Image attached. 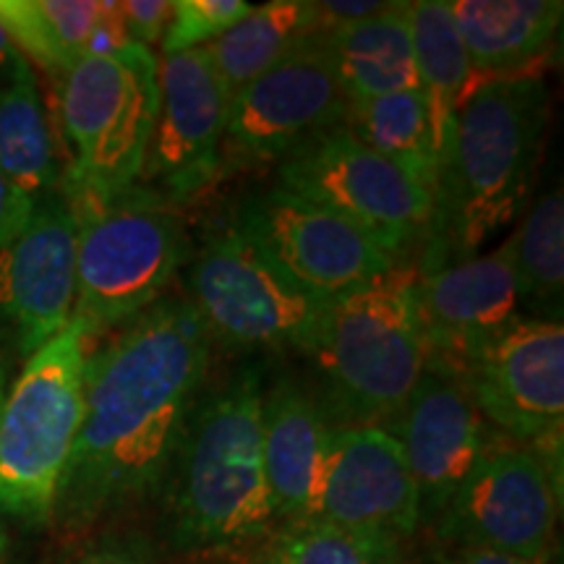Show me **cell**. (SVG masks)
Listing matches in <instances>:
<instances>
[{"instance_id":"1","label":"cell","mask_w":564,"mask_h":564,"mask_svg":"<svg viewBox=\"0 0 564 564\" xmlns=\"http://www.w3.org/2000/svg\"><path fill=\"white\" fill-rule=\"evenodd\" d=\"M212 337L188 301H158L87 356L84 419L53 518L87 528L165 481Z\"/></svg>"},{"instance_id":"2","label":"cell","mask_w":564,"mask_h":564,"mask_svg":"<svg viewBox=\"0 0 564 564\" xmlns=\"http://www.w3.org/2000/svg\"><path fill=\"white\" fill-rule=\"evenodd\" d=\"M552 97L541 76L474 84L457 110L434 223L463 259L510 228L531 199Z\"/></svg>"},{"instance_id":"3","label":"cell","mask_w":564,"mask_h":564,"mask_svg":"<svg viewBox=\"0 0 564 564\" xmlns=\"http://www.w3.org/2000/svg\"><path fill=\"white\" fill-rule=\"evenodd\" d=\"M264 392L257 371L196 400L167 468L173 541L183 549L230 546L274 523L262 449Z\"/></svg>"},{"instance_id":"4","label":"cell","mask_w":564,"mask_h":564,"mask_svg":"<svg viewBox=\"0 0 564 564\" xmlns=\"http://www.w3.org/2000/svg\"><path fill=\"white\" fill-rule=\"evenodd\" d=\"M63 196L76 220L74 322L89 335L133 322L186 262L181 220L141 183L121 194L63 188Z\"/></svg>"},{"instance_id":"5","label":"cell","mask_w":564,"mask_h":564,"mask_svg":"<svg viewBox=\"0 0 564 564\" xmlns=\"http://www.w3.org/2000/svg\"><path fill=\"white\" fill-rule=\"evenodd\" d=\"M419 267L400 257L382 278L329 303L312 356L350 419H394L426 371Z\"/></svg>"},{"instance_id":"6","label":"cell","mask_w":564,"mask_h":564,"mask_svg":"<svg viewBox=\"0 0 564 564\" xmlns=\"http://www.w3.org/2000/svg\"><path fill=\"white\" fill-rule=\"evenodd\" d=\"M89 333L70 324L37 352L0 413V512L26 525L53 520L84 419Z\"/></svg>"},{"instance_id":"7","label":"cell","mask_w":564,"mask_h":564,"mask_svg":"<svg viewBox=\"0 0 564 564\" xmlns=\"http://www.w3.org/2000/svg\"><path fill=\"white\" fill-rule=\"evenodd\" d=\"M188 293L212 340L238 350L314 352L333 303L301 285L241 220L207 238Z\"/></svg>"},{"instance_id":"8","label":"cell","mask_w":564,"mask_h":564,"mask_svg":"<svg viewBox=\"0 0 564 564\" xmlns=\"http://www.w3.org/2000/svg\"><path fill=\"white\" fill-rule=\"evenodd\" d=\"M160 108V58L129 42L84 55L63 74L61 121L70 147L63 188L121 194L139 186Z\"/></svg>"},{"instance_id":"9","label":"cell","mask_w":564,"mask_h":564,"mask_svg":"<svg viewBox=\"0 0 564 564\" xmlns=\"http://www.w3.org/2000/svg\"><path fill=\"white\" fill-rule=\"evenodd\" d=\"M278 186L340 215L392 257L432 228L436 212L429 188L361 144L343 123L285 154Z\"/></svg>"},{"instance_id":"10","label":"cell","mask_w":564,"mask_h":564,"mask_svg":"<svg viewBox=\"0 0 564 564\" xmlns=\"http://www.w3.org/2000/svg\"><path fill=\"white\" fill-rule=\"evenodd\" d=\"M327 37L316 34L267 74L230 95L223 154L238 165L282 160L348 112Z\"/></svg>"},{"instance_id":"11","label":"cell","mask_w":564,"mask_h":564,"mask_svg":"<svg viewBox=\"0 0 564 564\" xmlns=\"http://www.w3.org/2000/svg\"><path fill=\"white\" fill-rule=\"evenodd\" d=\"M560 512V484L539 453L484 449L440 514V535L463 549H489L539 564Z\"/></svg>"},{"instance_id":"12","label":"cell","mask_w":564,"mask_h":564,"mask_svg":"<svg viewBox=\"0 0 564 564\" xmlns=\"http://www.w3.org/2000/svg\"><path fill=\"white\" fill-rule=\"evenodd\" d=\"M415 303L426 371L460 382L478 352L520 319L510 238L484 257L419 272Z\"/></svg>"},{"instance_id":"13","label":"cell","mask_w":564,"mask_h":564,"mask_svg":"<svg viewBox=\"0 0 564 564\" xmlns=\"http://www.w3.org/2000/svg\"><path fill=\"white\" fill-rule=\"evenodd\" d=\"M230 91L207 47L160 58V108L141 181L171 199L204 192L220 173Z\"/></svg>"},{"instance_id":"14","label":"cell","mask_w":564,"mask_h":564,"mask_svg":"<svg viewBox=\"0 0 564 564\" xmlns=\"http://www.w3.org/2000/svg\"><path fill=\"white\" fill-rule=\"evenodd\" d=\"M76 220L66 196L34 202L26 228L0 251V335L32 356L74 319Z\"/></svg>"},{"instance_id":"15","label":"cell","mask_w":564,"mask_h":564,"mask_svg":"<svg viewBox=\"0 0 564 564\" xmlns=\"http://www.w3.org/2000/svg\"><path fill=\"white\" fill-rule=\"evenodd\" d=\"M238 220L301 285L327 301L382 278L400 259L340 215L280 186L246 204Z\"/></svg>"},{"instance_id":"16","label":"cell","mask_w":564,"mask_h":564,"mask_svg":"<svg viewBox=\"0 0 564 564\" xmlns=\"http://www.w3.org/2000/svg\"><path fill=\"white\" fill-rule=\"evenodd\" d=\"M316 520L400 546L421 520V499L400 442L379 426L329 436Z\"/></svg>"},{"instance_id":"17","label":"cell","mask_w":564,"mask_h":564,"mask_svg":"<svg viewBox=\"0 0 564 564\" xmlns=\"http://www.w3.org/2000/svg\"><path fill=\"white\" fill-rule=\"evenodd\" d=\"M460 382L478 413L518 440L539 442L562 432V322L520 316L478 352Z\"/></svg>"},{"instance_id":"18","label":"cell","mask_w":564,"mask_h":564,"mask_svg":"<svg viewBox=\"0 0 564 564\" xmlns=\"http://www.w3.org/2000/svg\"><path fill=\"white\" fill-rule=\"evenodd\" d=\"M387 432L405 453L419 489L421 518L444 512L486 449L481 413L465 384L432 371H423Z\"/></svg>"},{"instance_id":"19","label":"cell","mask_w":564,"mask_h":564,"mask_svg":"<svg viewBox=\"0 0 564 564\" xmlns=\"http://www.w3.org/2000/svg\"><path fill=\"white\" fill-rule=\"evenodd\" d=\"M329 436L319 408L301 387L278 382L264 394L262 449L274 520H316Z\"/></svg>"},{"instance_id":"20","label":"cell","mask_w":564,"mask_h":564,"mask_svg":"<svg viewBox=\"0 0 564 564\" xmlns=\"http://www.w3.org/2000/svg\"><path fill=\"white\" fill-rule=\"evenodd\" d=\"M474 76L531 66L560 37L562 0H447Z\"/></svg>"},{"instance_id":"21","label":"cell","mask_w":564,"mask_h":564,"mask_svg":"<svg viewBox=\"0 0 564 564\" xmlns=\"http://www.w3.org/2000/svg\"><path fill=\"white\" fill-rule=\"evenodd\" d=\"M327 45L348 102L421 89L413 53L411 3L405 0H394L382 17L327 34Z\"/></svg>"},{"instance_id":"22","label":"cell","mask_w":564,"mask_h":564,"mask_svg":"<svg viewBox=\"0 0 564 564\" xmlns=\"http://www.w3.org/2000/svg\"><path fill=\"white\" fill-rule=\"evenodd\" d=\"M411 32L419 87L426 97L440 165H444L457 110L465 95L474 89V68H470L468 51H465L447 0L411 3Z\"/></svg>"},{"instance_id":"23","label":"cell","mask_w":564,"mask_h":564,"mask_svg":"<svg viewBox=\"0 0 564 564\" xmlns=\"http://www.w3.org/2000/svg\"><path fill=\"white\" fill-rule=\"evenodd\" d=\"M319 34L316 9L308 0H272L257 6L207 45L217 74L232 95L285 61Z\"/></svg>"},{"instance_id":"24","label":"cell","mask_w":564,"mask_h":564,"mask_svg":"<svg viewBox=\"0 0 564 564\" xmlns=\"http://www.w3.org/2000/svg\"><path fill=\"white\" fill-rule=\"evenodd\" d=\"M343 126L361 144L394 162L400 171L429 188L436 199L442 165L432 116H429L426 97L421 89L350 102Z\"/></svg>"},{"instance_id":"25","label":"cell","mask_w":564,"mask_h":564,"mask_svg":"<svg viewBox=\"0 0 564 564\" xmlns=\"http://www.w3.org/2000/svg\"><path fill=\"white\" fill-rule=\"evenodd\" d=\"M0 175L34 202L61 186L55 139L34 76L0 87Z\"/></svg>"},{"instance_id":"26","label":"cell","mask_w":564,"mask_h":564,"mask_svg":"<svg viewBox=\"0 0 564 564\" xmlns=\"http://www.w3.org/2000/svg\"><path fill=\"white\" fill-rule=\"evenodd\" d=\"M510 246L518 301L528 308V319L562 322L564 199L560 186L528 207Z\"/></svg>"},{"instance_id":"27","label":"cell","mask_w":564,"mask_h":564,"mask_svg":"<svg viewBox=\"0 0 564 564\" xmlns=\"http://www.w3.org/2000/svg\"><path fill=\"white\" fill-rule=\"evenodd\" d=\"M253 564H400L398 546L361 539L324 520L293 523Z\"/></svg>"},{"instance_id":"28","label":"cell","mask_w":564,"mask_h":564,"mask_svg":"<svg viewBox=\"0 0 564 564\" xmlns=\"http://www.w3.org/2000/svg\"><path fill=\"white\" fill-rule=\"evenodd\" d=\"M251 11L243 0H175L171 24L162 34V55L188 53L223 37Z\"/></svg>"},{"instance_id":"29","label":"cell","mask_w":564,"mask_h":564,"mask_svg":"<svg viewBox=\"0 0 564 564\" xmlns=\"http://www.w3.org/2000/svg\"><path fill=\"white\" fill-rule=\"evenodd\" d=\"M0 26L24 58L51 74L63 76L76 63L55 34L42 0H0Z\"/></svg>"},{"instance_id":"30","label":"cell","mask_w":564,"mask_h":564,"mask_svg":"<svg viewBox=\"0 0 564 564\" xmlns=\"http://www.w3.org/2000/svg\"><path fill=\"white\" fill-rule=\"evenodd\" d=\"M121 11L129 42L152 47L154 42H162V34L171 24L173 3L171 0H129V3H121Z\"/></svg>"},{"instance_id":"31","label":"cell","mask_w":564,"mask_h":564,"mask_svg":"<svg viewBox=\"0 0 564 564\" xmlns=\"http://www.w3.org/2000/svg\"><path fill=\"white\" fill-rule=\"evenodd\" d=\"M394 6V0H327V3H314L316 24L319 34H335L350 26L364 24V21L377 19Z\"/></svg>"},{"instance_id":"32","label":"cell","mask_w":564,"mask_h":564,"mask_svg":"<svg viewBox=\"0 0 564 564\" xmlns=\"http://www.w3.org/2000/svg\"><path fill=\"white\" fill-rule=\"evenodd\" d=\"M34 212V199L0 175V251L26 228Z\"/></svg>"},{"instance_id":"33","label":"cell","mask_w":564,"mask_h":564,"mask_svg":"<svg viewBox=\"0 0 564 564\" xmlns=\"http://www.w3.org/2000/svg\"><path fill=\"white\" fill-rule=\"evenodd\" d=\"M66 564H158L147 549H141L133 541L105 539L100 544H91L74 554Z\"/></svg>"},{"instance_id":"34","label":"cell","mask_w":564,"mask_h":564,"mask_svg":"<svg viewBox=\"0 0 564 564\" xmlns=\"http://www.w3.org/2000/svg\"><path fill=\"white\" fill-rule=\"evenodd\" d=\"M0 74H3L9 82L34 76L30 68V61L17 51V45H13L9 34L3 32V26H0Z\"/></svg>"},{"instance_id":"35","label":"cell","mask_w":564,"mask_h":564,"mask_svg":"<svg viewBox=\"0 0 564 564\" xmlns=\"http://www.w3.org/2000/svg\"><path fill=\"white\" fill-rule=\"evenodd\" d=\"M453 564H533L518 556H507L499 552H489V549H463V554L457 556Z\"/></svg>"},{"instance_id":"36","label":"cell","mask_w":564,"mask_h":564,"mask_svg":"<svg viewBox=\"0 0 564 564\" xmlns=\"http://www.w3.org/2000/svg\"><path fill=\"white\" fill-rule=\"evenodd\" d=\"M9 560V535H6L3 525H0V564H6Z\"/></svg>"},{"instance_id":"37","label":"cell","mask_w":564,"mask_h":564,"mask_svg":"<svg viewBox=\"0 0 564 564\" xmlns=\"http://www.w3.org/2000/svg\"><path fill=\"white\" fill-rule=\"evenodd\" d=\"M3 405H6V371H3V364H0V413H3Z\"/></svg>"}]
</instances>
